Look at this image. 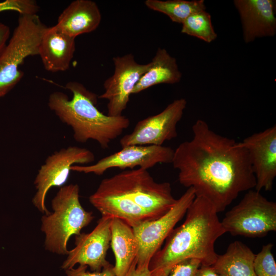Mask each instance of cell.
Wrapping results in <instances>:
<instances>
[{"label": "cell", "instance_id": "16", "mask_svg": "<svg viewBox=\"0 0 276 276\" xmlns=\"http://www.w3.org/2000/svg\"><path fill=\"white\" fill-rule=\"evenodd\" d=\"M89 201L102 216L120 219L132 228L145 221L153 220L144 210L133 204L103 180L89 196Z\"/></svg>", "mask_w": 276, "mask_h": 276}, {"label": "cell", "instance_id": "1", "mask_svg": "<svg viewBox=\"0 0 276 276\" xmlns=\"http://www.w3.org/2000/svg\"><path fill=\"white\" fill-rule=\"evenodd\" d=\"M192 129V139L174 150L171 164L181 185L222 212L240 193L255 188L248 152L241 142L215 132L204 120H197Z\"/></svg>", "mask_w": 276, "mask_h": 276}, {"label": "cell", "instance_id": "4", "mask_svg": "<svg viewBox=\"0 0 276 276\" xmlns=\"http://www.w3.org/2000/svg\"><path fill=\"white\" fill-rule=\"evenodd\" d=\"M52 213L41 218V230L45 235L47 250L58 255H67L70 237L81 233L94 219L92 212L84 210L79 200L77 184L61 187L51 202Z\"/></svg>", "mask_w": 276, "mask_h": 276}, {"label": "cell", "instance_id": "9", "mask_svg": "<svg viewBox=\"0 0 276 276\" xmlns=\"http://www.w3.org/2000/svg\"><path fill=\"white\" fill-rule=\"evenodd\" d=\"M95 158L90 150L77 146L61 149L48 156L38 170L34 181L37 191L32 199L34 205L40 212L49 214L45 205L49 190L54 187H62L66 182L73 166L88 164L93 162Z\"/></svg>", "mask_w": 276, "mask_h": 276}, {"label": "cell", "instance_id": "24", "mask_svg": "<svg viewBox=\"0 0 276 276\" xmlns=\"http://www.w3.org/2000/svg\"><path fill=\"white\" fill-rule=\"evenodd\" d=\"M273 245H264L261 250L255 254L254 267L257 276H276V264L272 253Z\"/></svg>", "mask_w": 276, "mask_h": 276}, {"label": "cell", "instance_id": "2", "mask_svg": "<svg viewBox=\"0 0 276 276\" xmlns=\"http://www.w3.org/2000/svg\"><path fill=\"white\" fill-rule=\"evenodd\" d=\"M185 221L174 228L165 244L149 264L151 276H164L185 260H198L201 265L212 266L218 254L216 240L226 233L215 207L206 199L195 197L188 208Z\"/></svg>", "mask_w": 276, "mask_h": 276}, {"label": "cell", "instance_id": "19", "mask_svg": "<svg viewBox=\"0 0 276 276\" xmlns=\"http://www.w3.org/2000/svg\"><path fill=\"white\" fill-rule=\"evenodd\" d=\"M110 245L115 257L116 276H125L136 260L139 243L133 228L123 220L112 218Z\"/></svg>", "mask_w": 276, "mask_h": 276}, {"label": "cell", "instance_id": "7", "mask_svg": "<svg viewBox=\"0 0 276 276\" xmlns=\"http://www.w3.org/2000/svg\"><path fill=\"white\" fill-rule=\"evenodd\" d=\"M221 222L226 233L232 236L263 237L276 231V203L260 192L250 190L226 213Z\"/></svg>", "mask_w": 276, "mask_h": 276}, {"label": "cell", "instance_id": "30", "mask_svg": "<svg viewBox=\"0 0 276 276\" xmlns=\"http://www.w3.org/2000/svg\"><path fill=\"white\" fill-rule=\"evenodd\" d=\"M195 276H219L214 271L212 266L201 265L198 269Z\"/></svg>", "mask_w": 276, "mask_h": 276}, {"label": "cell", "instance_id": "5", "mask_svg": "<svg viewBox=\"0 0 276 276\" xmlns=\"http://www.w3.org/2000/svg\"><path fill=\"white\" fill-rule=\"evenodd\" d=\"M103 180L132 204L144 210L153 220L167 213L177 200L173 196L170 183L155 181L146 169L124 170Z\"/></svg>", "mask_w": 276, "mask_h": 276}, {"label": "cell", "instance_id": "13", "mask_svg": "<svg viewBox=\"0 0 276 276\" xmlns=\"http://www.w3.org/2000/svg\"><path fill=\"white\" fill-rule=\"evenodd\" d=\"M112 219L102 216L93 231L75 236V246L68 250L61 268L66 270L76 265H85L92 271H100L109 264L106 255L110 245Z\"/></svg>", "mask_w": 276, "mask_h": 276}, {"label": "cell", "instance_id": "14", "mask_svg": "<svg viewBox=\"0 0 276 276\" xmlns=\"http://www.w3.org/2000/svg\"><path fill=\"white\" fill-rule=\"evenodd\" d=\"M241 143L248 154L255 190L271 191L276 176V126L254 133Z\"/></svg>", "mask_w": 276, "mask_h": 276}, {"label": "cell", "instance_id": "10", "mask_svg": "<svg viewBox=\"0 0 276 276\" xmlns=\"http://www.w3.org/2000/svg\"><path fill=\"white\" fill-rule=\"evenodd\" d=\"M184 98L174 100L162 111L136 124L132 132L120 140L122 147L132 145L163 146L177 136V125L187 106Z\"/></svg>", "mask_w": 276, "mask_h": 276}, {"label": "cell", "instance_id": "18", "mask_svg": "<svg viewBox=\"0 0 276 276\" xmlns=\"http://www.w3.org/2000/svg\"><path fill=\"white\" fill-rule=\"evenodd\" d=\"M102 19L97 4L90 0H76L59 16L56 26L61 31L76 38L79 35L95 31Z\"/></svg>", "mask_w": 276, "mask_h": 276}, {"label": "cell", "instance_id": "26", "mask_svg": "<svg viewBox=\"0 0 276 276\" xmlns=\"http://www.w3.org/2000/svg\"><path fill=\"white\" fill-rule=\"evenodd\" d=\"M201 265L200 262L197 259L185 260L174 266L169 272L164 276H195Z\"/></svg>", "mask_w": 276, "mask_h": 276}, {"label": "cell", "instance_id": "12", "mask_svg": "<svg viewBox=\"0 0 276 276\" xmlns=\"http://www.w3.org/2000/svg\"><path fill=\"white\" fill-rule=\"evenodd\" d=\"M112 60L114 73L105 80L104 91L98 98L107 100V114L115 117L122 115L133 89L149 68L150 62L140 64L131 54L114 57Z\"/></svg>", "mask_w": 276, "mask_h": 276}, {"label": "cell", "instance_id": "29", "mask_svg": "<svg viewBox=\"0 0 276 276\" xmlns=\"http://www.w3.org/2000/svg\"><path fill=\"white\" fill-rule=\"evenodd\" d=\"M10 35L9 26L0 21V55L7 43Z\"/></svg>", "mask_w": 276, "mask_h": 276}, {"label": "cell", "instance_id": "22", "mask_svg": "<svg viewBox=\"0 0 276 276\" xmlns=\"http://www.w3.org/2000/svg\"><path fill=\"white\" fill-rule=\"evenodd\" d=\"M150 9L168 16L174 22H182L191 14L206 9L203 0H146Z\"/></svg>", "mask_w": 276, "mask_h": 276}, {"label": "cell", "instance_id": "20", "mask_svg": "<svg viewBox=\"0 0 276 276\" xmlns=\"http://www.w3.org/2000/svg\"><path fill=\"white\" fill-rule=\"evenodd\" d=\"M182 74L176 59L164 48H158L148 70L141 77L132 91L136 94L154 85L179 82Z\"/></svg>", "mask_w": 276, "mask_h": 276}, {"label": "cell", "instance_id": "11", "mask_svg": "<svg viewBox=\"0 0 276 276\" xmlns=\"http://www.w3.org/2000/svg\"><path fill=\"white\" fill-rule=\"evenodd\" d=\"M174 150L170 147L155 145H132L122 147L89 166L74 165L71 170L102 175L111 168L148 170L157 164L172 163Z\"/></svg>", "mask_w": 276, "mask_h": 276}, {"label": "cell", "instance_id": "23", "mask_svg": "<svg viewBox=\"0 0 276 276\" xmlns=\"http://www.w3.org/2000/svg\"><path fill=\"white\" fill-rule=\"evenodd\" d=\"M181 32L207 43L212 42L217 37L212 25L211 15L205 10L190 15L182 22Z\"/></svg>", "mask_w": 276, "mask_h": 276}, {"label": "cell", "instance_id": "21", "mask_svg": "<svg viewBox=\"0 0 276 276\" xmlns=\"http://www.w3.org/2000/svg\"><path fill=\"white\" fill-rule=\"evenodd\" d=\"M255 254L246 244L235 241L212 265L219 276H257L254 267Z\"/></svg>", "mask_w": 276, "mask_h": 276}, {"label": "cell", "instance_id": "17", "mask_svg": "<svg viewBox=\"0 0 276 276\" xmlns=\"http://www.w3.org/2000/svg\"><path fill=\"white\" fill-rule=\"evenodd\" d=\"M75 49V38L55 25L45 28L38 55L46 70L51 72H64L69 68Z\"/></svg>", "mask_w": 276, "mask_h": 276}, {"label": "cell", "instance_id": "8", "mask_svg": "<svg viewBox=\"0 0 276 276\" xmlns=\"http://www.w3.org/2000/svg\"><path fill=\"white\" fill-rule=\"evenodd\" d=\"M195 198L194 190L187 188L177 199L174 205L159 218L145 221L133 228L139 243L136 267L148 266L153 256L174 228L175 225L186 215L187 211Z\"/></svg>", "mask_w": 276, "mask_h": 276}, {"label": "cell", "instance_id": "6", "mask_svg": "<svg viewBox=\"0 0 276 276\" xmlns=\"http://www.w3.org/2000/svg\"><path fill=\"white\" fill-rule=\"evenodd\" d=\"M46 28L37 14L20 15L17 25L0 55V98L13 89L24 76L19 67L25 59L38 55Z\"/></svg>", "mask_w": 276, "mask_h": 276}, {"label": "cell", "instance_id": "28", "mask_svg": "<svg viewBox=\"0 0 276 276\" xmlns=\"http://www.w3.org/2000/svg\"><path fill=\"white\" fill-rule=\"evenodd\" d=\"M136 263V260L131 265L125 276H151L148 266L137 267Z\"/></svg>", "mask_w": 276, "mask_h": 276}, {"label": "cell", "instance_id": "25", "mask_svg": "<svg viewBox=\"0 0 276 276\" xmlns=\"http://www.w3.org/2000/svg\"><path fill=\"white\" fill-rule=\"evenodd\" d=\"M39 10V6L34 0H6L0 2V12L13 11L20 15L35 14Z\"/></svg>", "mask_w": 276, "mask_h": 276}, {"label": "cell", "instance_id": "3", "mask_svg": "<svg viewBox=\"0 0 276 276\" xmlns=\"http://www.w3.org/2000/svg\"><path fill=\"white\" fill-rule=\"evenodd\" d=\"M73 97L61 91L49 96L48 106L61 122L71 126L74 138L79 143L93 140L106 149L130 125L126 116H110L100 111L96 106L97 96L82 84L70 81L65 85Z\"/></svg>", "mask_w": 276, "mask_h": 276}, {"label": "cell", "instance_id": "27", "mask_svg": "<svg viewBox=\"0 0 276 276\" xmlns=\"http://www.w3.org/2000/svg\"><path fill=\"white\" fill-rule=\"evenodd\" d=\"M87 266L78 265L76 268L73 267L65 270L66 276H116L114 266L108 264L100 271H89L87 270Z\"/></svg>", "mask_w": 276, "mask_h": 276}, {"label": "cell", "instance_id": "15", "mask_svg": "<svg viewBox=\"0 0 276 276\" xmlns=\"http://www.w3.org/2000/svg\"><path fill=\"white\" fill-rule=\"evenodd\" d=\"M234 4L240 15L245 43L275 35V1L235 0Z\"/></svg>", "mask_w": 276, "mask_h": 276}]
</instances>
